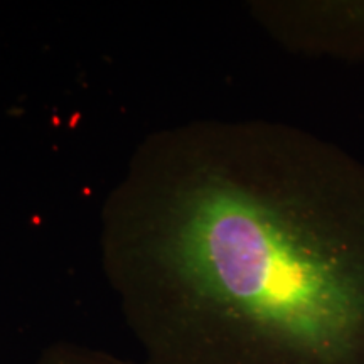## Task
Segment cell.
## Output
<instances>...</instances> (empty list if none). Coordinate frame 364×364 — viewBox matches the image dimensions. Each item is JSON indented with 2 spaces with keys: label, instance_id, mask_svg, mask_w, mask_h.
I'll list each match as a JSON object with an SVG mask.
<instances>
[{
  "label": "cell",
  "instance_id": "6da1fadb",
  "mask_svg": "<svg viewBox=\"0 0 364 364\" xmlns=\"http://www.w3.org/2000/svg\"><path fill=\"white\" fill-rule=\"evenodd\" d=\"M100 253L149 363L364 364V162L311 132H154L103 204Z\"/></svg>",
  "mask_w": 364,
  "mask_h": 364
},
{
  "label": "cell",
  "instance_id": "3957f363",
  "mask_svg": "<svg viewBox=\"0 0 364 364\" xmlns=\"http://www.w3.org/2000/svg\"><path fill=\"white\" fill-rule=\"evenodd\" d=\"M33 364H152L145 359L144 363L129 361L113 356L110 353L85 348L78 344L59 343L48 346Z\"/></svg>",
  "mask_w": 364,
  "mask_h": 364
},
{
  "label": "cell",
  "instance_id": "7a4b0ae2",
  "mask_svg": "<svg viewBox=\"0 0 364 364\" xmlns=\"http://www.w3.org/2000/svg\"><path fill=\"white\" fill-rule=\"evenodd\" d=\"M250 14L287 51L364 63V0H257Z\"/></svg>",
  "mask_w": 364,
  "mask_h": 364
}]
</instances>
